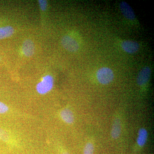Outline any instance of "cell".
Listing matches in <instances>:
<instances>
[{"label":"cell","mask_w":154,"mask_h":154,"mask_svg":"<svg viewBox=\"0 0 154 154\" xmlns=\"http://www.w3.org/2000/svg\"><path fill=\"white\" fill-rule=\"evenodd\" d=\"M39 7L42 11H45L47 7V2L45 0H39L38 1Z\"/></svg>","instance_id":"obj_15"},{"label":"cell","mask_w":154,"mask_h":154,"mask_svg":"<svg viewBox=\"0 0 154 154\" xmlns=\"http://www.w3.org/2000/svg\"><path fill=\"white\" fill-rule=\"evenodd\" d=\"M62 154H69L68 152H64Z\"/></svg>","instance_id":"obj_16"},{"label":"cell","mask_w":154,"mask_h":154,"mask_svg":"<svg viewBox=\"0 0 154 154\" xmlns=\"http://www.w3.org/2000/svg\"><path fill=\"white\" fill-rule=\"evenodd\" d=\"M119 8L125 18L130 21L135 19V14L131 7L126 2H122L119 4Z\"/></svg>","instance_id":"obj_5"},{"label":"cell","mask_w":154,"mask_h":154,"mask_svg":"<svg viewBox=\"0 0 154 154\" xmlns=\"http://www.w3.org/2000/svg\"><path fill=\"white\" fill-rule=\"evenodd\" d=\"M60 116L62 119L67 124H72L74 122L75 118L73 113L71 110L68 108H65L62 110Z\"/></svg>","instance_id":"obj_8"},{"label":"cell","mask_w":154,"mask_h":154,"mask_svg":"<svg viewBox=\"0 0 154 154\" xmlns=\"http://www.w3.org/2000/svg\"><path fill=\"white\" fill-rule=\"evenodd\" d=\"M113 70L108 67H103L98 70L96 73V78L98 82L103 85L110 84L114 79Z\"/></svg>","instance_id":"obj_2"},{"label":"cell","mask_w":154,"mask_h":154,"mask_svg":"<svg viewBox=\"0 0 154 154\" xmlns=\"http://www.w3.org/2000/svg\"><path fill=\"white\" fill-rule=\"evenodd\" d=\"M121 132V122L119 119L114 120L111 130V136L113 139H117L119 137Z\"/></svg>","instance_id":"obj_9"},{"label":"cell","mask_w":154,"mask_h":154,"mask_svg":"<svg viewBox=\"0 0 154 154\" xmlns=\"http://www.w3.org/2000/svg\"><path fill=\"white\" fill-rule=\"evenodd\" d=\"M9 107L5 103L0 102V113L2 114L7 113L9 110Z\"/></svg>","instance_id":"obj_14"},{"label":"cell","mask_w":154,"mask_h":154,"mask_svg":"<svg viewBox=\"0 0 154 154\" xmlns=\"http://www.w3.org/2000/svg\"><path fill=\"white\" fill-rule=\"evenodd\" d=\"M151 74V69L149 66H145L142 69L137 78V83L139 85L143 86L147 83Z\"/></svg>","instance_id":"obj_4"},{"label":"cell","mask_w":154,"mask_h":154,"mask_svg":"<svg viewBox=\"0 0 154 154\" xmlns=\"http://www.w3.org/2000/svg\"><path fill=\"white\" fill-rule=\"evenodd\" d=\"M14 28L11 26L0 27V39L10 37L14 34Z\"/></svg>","instance_id":"obj_10"},{"label":"cell","mask_w":154,"mask_h":154,"mask_svg":"<svg viewBox=\"0 0 154 154\" xmlns=\"http://www.w3.org/2000/svg\"><path fill=\"white\" fill-rule=\"evenodd\" d=\"M61 44L64 48L70 52H76L79 48L78 42L72 36L66 35L61 39Z\"/></svg>","instance_id":"obj_3"},{"label":"cell","mask_w":154,"mask_h":154,"mask_svg":"<svg viewBox=\"0 0 154 154\" xmlns=\"http://www.w3.org/2000/svg\"><path fill=\"white\" fill-rule=\"evenodd\" d=\"M148 133L145 128H141L138 132L137 143L139 146H142L144 145L147 139Z\"/></svg>","instance_id":"obj_11"},{"label":"cell","mask_w":154,"mask_h":154,"mask_svg":"<svg viewBox=\"0 0 154 154\" xmlns=\"http://www.w3.org/2000/svg\"><path fill=\"white\" fill-rule=\"evenodd\" d=\"M121 47L125 52L134 54L139 49L140 45L137 42L132 40H125L122 42Z\"/></svg>","instance_id":"obj_6"},{"label":"cell","mask_w":154,"mask_h":154,"mask_svg":"<svg viewBox=\"0 0 154 154\" xmlns=\"http://www.w3.org/2000/svg\"><path fill=\"white\" fill-rule=\"evenodd\" d=\"M94 146L91 143L86 144L84 149V154H94Z\"/></svg>","instance_id":"obj_12"},{"label":"cell","mask_w":154,"mask_h":154,"mask_svg":"<svg viewBox=\"0 0 154 154\" xmlns=\"http://www.w3.org/2000/svg\"><path fill=\"white\" fill-rule=\"evenodd\" d=\"M9 139V136L8 133L0 128V140L4 141H8Z\"/></svg>","instance_id":"obj_13"},{"label":"cell","mask_w":154,"mask_h":154,"mask_svg":"<svg viewBox=\"0 0 154 154\" xmlns=\"http://www.w3.org/2000/svg\"><path fill=\"white\" fill-rule=\"evenodd\" d=\"M22 52L26 57L32 56L34 53L35 47L33 42L30 39H27L24 42L22 45Z\"/></svg>","instance_id":"obj_7"},{"label":"cell","mask_w":154,"mask_h":154,"mask_svg":"<svg viewBox=\"0 0 154 154\" xmlns=\"http://www.w3.org/2000/svg\"><path fill=\"white\" fill-rule=\"evenodd\" d=\"M53 77L51 75H47L42 77V80L37 84L36 90L41 95L47 94L51 91L54 87Z\"/></svg>","instance_id":"obj_1"}]
</instances>
